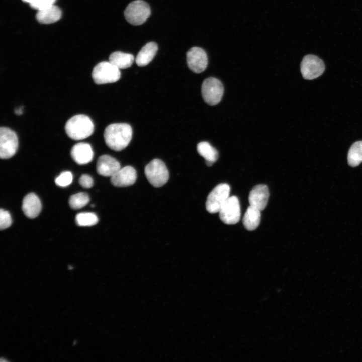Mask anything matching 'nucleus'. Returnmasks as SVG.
<instances>
[{
    "mask_svg": "<svg viewBox=\"0 0 362 362\" xmlns=\"http://www.w3.org/2000/svg\"><path fill=\"white\" fill-rule=\"evenodd\" d=\"M132 136V128L127 123L110 124L106 127L104 133L106 145L115 151L125 149L130 142Z\"/></svg>",
    "mask_w": 362,
    "mask_h": 362,
    "instance_id": "obj_1",
    "label": "nucleus"
},
{
    "mask_svg": "<svg viewBox=\"0 0 362 362\" xmlns=\"http://www.w3.org/2000/svg\"><path fill=\"white\" fill-rule=\"evenodd\" d=\"M94 130V123L87 115L78 114L70 118L66 123L65 130L68 136L80 140L90 136Z\"/></svg>",
    "mask_w": 362,
    "mask_h": 362,
    "instance_id": "obj_2",
    "label": "nucleus"
},
{
    "mask_svg": "<svg viewBox=\"0 0 362 362\" xmlns=\"http://www.w3.org/2000/svg\"><path fill=\"white\" fill-rule=\"evenodd\" d=\"M92 76L97 84H104L117 81L121 77L120 69L109 61H103L94 68Z\"/></svg>",
    "mask_w": 362,
    "mask_h": 362,
    "instance_id": "obj_3",
    "label": "nucleus"
},
{
    "mask_svg": "<svg viewBox=\"0 0 362 362\" xmlns=\"http://www.w3.org/2000/svg\"><path fill=\"white\" fill-rule=\"evenodd\" d=\"M151 9L149 5L142 0L131 2L124 11V16L128 23L132 25L143 24L149 17Z\"/></svg>",
    "mask_w": 362,
    "mask_h": 362,
    "instance_id": "obj_4",
    "label": "nucleus"
},
{
    "mask_svg": "<svg viewBox=\"0 0 362 362\" xmlns=\"http://www.w3.org/2000/svg\"><path fill=\"white\" fill-rule=\"evenodd\" d=\"M145 175L151 185L160 187L165 184L169 179V172L165 163L161 160H151L144 169Z\"/></svg>",
    "mask_w": 362,
    "mask_h": 362,
    "instance_id": "obj_5",
    "label": "nucleus"
},
{
    "mask_svg": "<svg viewBox=\"0 0 362 362\" xmlns=\"http://www.w3.org/2000/svg\"><path fill=\"white\" fill-rule=\"evenodd\" d=\"M230 187L226 183L217 185L209 194L206 202V210L210 213L219 212L230 197Z\"/></svg>",
    "mask_w": 362,
    "mask_h": 362,
    "instance_id": "obj_6",
    "label": "nucleus"
},
{
    "mask_svg": "<svg viewBox=\"0 0 362 362\" xmlns=\"http://www.w3.org/2000/svg\"><path fill=\"white\" fill-rule=\"evenodd\" d=\"M201 92L204 101L208 105L213 106L220 102L224 93V87L218 79L209 77L204 80Z\"/></svg>",
    "mask_w": 362,
    "mask_h": 362,
    "instance_id": "obj_7",
    "label": "nucleus"
},
{
    "mask_svg": "<svg viewBox=\"0 0 362 362\" xmlns=\"http://www.w3.org/2000/svg\"><path fill=\"white\" fill-rule=\"evenodd\" d=\"M18 148V139L16 133L11 129L2 127L0 128V157L8 159L13 157Z\"/></svg>",
    "mask_w": 362,
    "mask_h": 362,
    "instance_id": "obj_8",
    "label": "nucleus"
},
{
    "mask_svg": "<svg viewBox=\"0 0 362 362\" xmlns=\"http://www.w3.org/2000/svg\"><path fill=\"white\" fill-rule=\"evenodd\" d=\"M300 70L304 79L312 80L323 74L325 65L322 60L317 56L309 54L303 57L301 62Z\"/></svg>",
    "mask_w": 362,
    "mask_h": 362,
    "instance_id": "obj_9",
    "label": "nucleus"
},
{
    "mask_svg": "<svg viewBox=\"0 0 362 362\" xmlns=\"http://www.w3.org/2000/svg\"><path fill=\"white\" fill-rule=\"evenodd\" d=\"M218 213L220 219L225 224L231 225L238 223L241 215L238 198L235 196H230Z\"/></svg>",
    "mask_w": 362,
    "mask_h": 362,
    "instance_id": "obj_10",
    "label": "nucleus"
},
{
    "mask_svg": "<svg viewBox=\"0 0 362 362\" xmlns=\"http://www.w3.org/2000/svg\"><path fill=\"white\" fill-rule=\"evenodd\" d=\"M187 63L189 68L193 72H203L208 65L207 55L204 49L194 47L189 49L186 54Z\"/></svg>",
    "mask_w": 362,
    "mask_h": 362,
    "instance_id": "obj_11",
    "label": "nucleus"
},
{
    "mask_svg": "<svg viewBox=\"0 0 362 362\" xmlns=\"http://www.w3.org/2000/svg\"><path fill=\"white\" fill-rule=\"evenodd\" d=\"M269 195V189L266 185H257L249 193L248 197L249 204L261 211L266 207Z\"/></svg>",
    "mask_w": 362,
    "mask_h": 362,
    "instance_id": "obj_12",
    "label": "nucleus"
},
{
    "mask_svg": "<svg viewBox=\"0 0 362 362\" xmlns=\"http://www.w3.org/2000/svg\"><path fill=\"white\" fill-rule=\"evenodd\" d=\"M137 174L135 169L130 166L121 168L111 177L112 184L117 187H128L136 182Z\"/></svg>",
    "mask_w": 362,
    "mask_h": 362,
    "instance_id": "obj_13",
    "label": "nucleus"
},
{
    "mask_svg": "<svg viewBox=\"0 0 362 362\" xmlns=\"http://www.w3.org/2000/svg\"><path fill=\"white\" fill-rule=\"evenodd\" d=\"M121 168L120 163L113 157L103 155L98 159L96 170L103 176L111 177Z\"/></svg>",
    "mask_w": 362,
    "mask_h": 362,
    "instance_id": "obj_14",
    "label": "nucleus"
},
{
    "mask_svg": "<svg viewBox=\"0 0 362 362\" xmlns=\"http://www.w3.org/2000/svg\"><path fill=\"white\" fill-rule=\"evenodd\" d=\"M70 154L73 160L79 165L88 164L92 161L94 156L90 145L85 142L75 144L71 148Z\"/></svg>",
    "mask_w": 362,
    "mask_h": 362,
    "instance_id": "obj_15",
    "label": "nucleus"
},
{
    "mask_svg": "<svg viewBox=\"0 0 362 362\" xmlns=\"http://www.w3.org/2000/svg\"><path fill=\"white\" fill-rule=\"evenodd\" d=\"M42 205L39 197L34 193H31L23 198L22 209L23 213L29 218H35L40 214Z\"/></svg>",
    "mask_w": 362,
    "mask_h": 362,
    "instance_id": "obj_16",
    "label": "nucleus"
},
{
    "mask_svg": "<svg viewBox=\"0 0 362 362\" xmlns=\"http://www.w3.org/2000/svg\"><path fill=\"white\" fill-rule=\"evenodd\" d=\"M157 50L158 46L155 42H150L146 44L136 56L137 65L140 67L148 65L154 58Z\"/></svg>",
    "mask_w": 362,
    "mask_h": 362,
    "instance_id": "obj_17",
    "label": "nucleus"
},
{
    "mask_svg": "<svg viewBox=\"0 0 362 362\" xmlns=\"http://www.w3.org/2000/svg\"><path fill=\"white\" fill-rule=\"evenodd\" d=\"M62 12L59 7L53 5L47 8L39 10L36 14L37 21L42 24H51L59 20Z\"/></svg>",
    "mask_w": 362,
    "mask_h": 362,
    "instance_id": "obj_18",
    "label": "nucleus"
},
{
    "mask_svg": "<svg viewBox=\"0 0 362 362\" xmlns=\"http://www.w3.org/2000/svg\"><path fill=\"white\" fill-rule=\"evenodd\" d=\"M260 212L250 205L247 208L242 219L243 225L247 230H254L259 226L261 219Z\"/></svg>",
    "mask_w": 362,
    "mask_h": 362,
    "instance_id": "obj_19",
    "label": "nucleus"
},
{
    "mask_svg": "<svg viewBox=\"0 0 362 362\" xmlns=\"http://www.w3.org/2000/svg\"><path fill=\"white\" fill-rule=\"evenodd\" d=\"M197 150L198 153L205 159L208 166H211L218 159V151L208 142L202 141L199 143L197 146Z\"/></svg>",
    "mask_w": 362,
    "mask_h": 362,
    "instance_id": "obj_20",
    "label": "nucleus"
},
{
    "mask_svg": "<svg viewBox=\"0 0 362 362\" xmlns=\"http://www.w3.org/2000/svg\"><path fill=\"white\" fill-rule=\"evenodd\" d=\"M134 60V56L120 51L113 52L109 57V61L119 69L130 67Z\"/></svg>",
    "mask_w": 362,
    "mask_h": 362,
    "instance_id": "obj_21",
    "label": "nucleus"
},
{
    "mask_svg": "<svg viewBox=\"0 0 362 362\" xmlns=\"http://www.w3.org/2000/svg\"><path fill=\"white\" fill-rule=\"evenodd\" d=\"M348 164L356 167L362 162V141L354 142L350 147L347 155Z\"/></svg>",
    "mask_w": 362,
    "mask_h": 362,
    "instance_id": "obj_22",
    "label": "nucleus"
},
{
    "mask_svg": "<svg viewBox=\"0 0 362 362\" xmlns=\"http://www.w3.org/2000/svg\"><path fill=\"white\" fill-rule=\"evenodd\" d=\"M89 201V197L88 194L86 193L80 192L70 196L69 204L71 208L76 210L84 207Z\"/></svg>",
    "mask_w": 362,
    "mask_h": 362,
    "instance_id": "obj_23",
    "label": "nucleus"
},
{
    "mask_svg": "<svg viewBox=\"0 0 362 362\" xmlns=\"http://www.w3.org/2000/svg\"><path fill=\"white\" fill-rule=\"evenodd\" d=\"M97 216L92 212H82L75 217L76 223L80 226H90L98 222Z\"/></svg>",
    "mask_w": 362,
    "mask_h": 362,
    "instance_id": "obj_24",
    "label": "nucleus"
},
{
    "mask_svg": "<svg viewBox=\"0 0 362 362\" xmlns=\"http://www.w3.org/2000/svg\"><path fill=\"white\" fill-rule=\"evenodd\" d=\"M73 180V175L71 172L68 171L61 172L55 179L57 186L65 187L69 186Z\"/></svg>",
    "mask_w": 362,
    "mask_h": 362,
    "instance_id": "obj_25",
    "label": "nucleus"
},
{
    "mask_svg": "<svg viewBox=\"0 0 362 362\" xmlns=\"http://www.w3.org/2000/svg\"><path fill=\"white\" fill-rule=\"evenodd\" d=\"M12 223V220L10 213L8 211L1 209L0 210L1 230H4L9 227Z\"/></svg>",
    "mask_w": 362,
    "mask_h": 362,
    "instance_id": "obj_26",
    "label": "nucleus"
},
{
    "mask_svg": "<svg viewBox=\"0 0 362 362\" xmlns=\"http://www.w3.org/2000/svg\"><path fill=\"white\" fill-rule=\"evenodd\" d=\"M56 0H33L30 5L31 8L38 11L43 10L54 5Z\"/></svg>",
    "mask_w": 362,
    "mask_h": 362,
    "instance_id": "obj_27",
    "label": "nucleus"
},
{
    "mask_svg": "<svg viewBox=\"0 0 362 362\" xmlns=\"http://www.w3.org/2000/svg\"><path fill=\"white\" fill-rule=\"evenodd\" d=\"M79 184L84 188H90L93 186L92 177L88 174H82L79 179Z\"/></svg>",
    "mask_w": 362,
    "mask_h": 362,
    "instance_id": "obj_28",
    "label": "nucleus"
},
{
    "mask_svg": "<svg viewBox=\"0 0 362 362\" xmlns=\"http://www.w3.org/2000/svg\"><path fill=\"white\" fill-rule=\"evenodd\" d=\"M23 107H19L18 108L15 109V113L16 114L18 115H20L23 114Z\"/></svg>",
    "mask_w": 362,
    "mask_h": 362,
    "instance_id": "obj_29",
    "label": "nucleus"
},
{
    "mask_svg": "<svg viewBox=\"0 0 362 362\" xmlns=\"http://www.w3.org/2000/svg\"><path fill=\"white\" fill-rule=\"evenodd\" d=\"M22 1H24V2H26V3H29L30 4V3H31L33 0H22Z\"/></svg>",
    "mask_w": 362,
    "mask_h": 362,
    "instance_id": "obj_30",
    "label": "nucleus"
}]
</instances>
